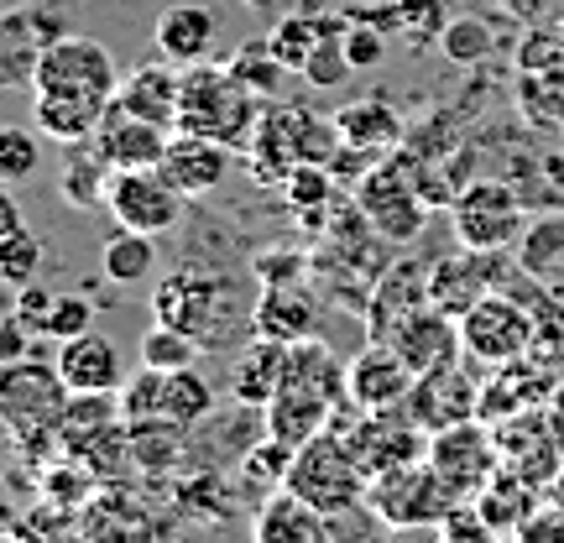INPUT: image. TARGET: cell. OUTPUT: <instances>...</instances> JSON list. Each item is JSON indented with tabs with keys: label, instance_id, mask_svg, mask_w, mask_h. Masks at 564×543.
<instances>
[{
	"label": "cell",
	"instance_id": "16",
	"mask_svg": "<svg viewBox=\"0 0 564 543\" xmlns=\"http://www.w3.org/2000/svg\"><path fill=\"white\" fill-rule=\"evenodd\" d=\"M497 377L481 387V408L476 419L481 423H502V419H518L528 408H544V398H554L560 387V371L544 361H507V366H491Z\"/></svg>",
	"mask_w": 564,
	"mask_h": 543
},
{
	"label": "cell",
	"instance_id": "9",
	"mask_svg": "<svg viewBox=\"0 0 564 543\" xmlns=\"http://www.w3.org/2000/svg\"><path fill=\"white\" fill-rule=\"evenodd\" d=\"M455 215V236L465 251H507V246L523 236V194L502 178H481L465 183L460 199L449 204Z\"/></svg>",
	"mask_w": 564,
	"mask_h": 543
},
{
	"label": "cell",
	"instance_id": "47",
	"mask_svg": "<svg viewBox=\"0 0 564 543\" xmlns=\"http://www.w3.org/2000/svg\"><path fill=\"white\" fill-rule=\"evenodd\" d=\"M0 502H6V497H0ZM0 528H11V512H6V507H0Z\"/></svg>",
	"mask_w": 564,
	"mask_h": 543
},
{
	"label": "cell",
	"instance_id": "12",
	"mask_svg": "<svg viewBox=\"0 0 564 543\" xmlns=\"http://www.w3.org/2000/svg\"><path fill=\"white\" fill-rule=\"evenodd\" d=\"M105 209L116 215L121 230H141V236H167L183 220V194L162 178L158 167H137V173H116Z\"/></svg>",
	"mask_w": 564,
	"mask_h": 543
},
{
	"label": "cell",
	"instance_id": "10",
	"mask_svg": "<svg viewBox=\"0 0 564 543\" xmlns=\"http://www.w3.org/2000/svg\"><path fill=\"white\" fill-rule=\"evenodd\" d=\"M366 497H371V507H377V518H387L392 528H434L460 507V497L434 476V465L429 460L377 476Z\"/></svg>",
	"mask_w": 564,
	"mask_h": 543
},
{
	"label": "cell",
	"instance_id": "11",
	"mask_svg": "<svg viewBox=\"0 0 564 543\" xmlns=\"http://www.w3.org/2000/svg\"><path fill=\"white\" fill-rule=\"evenodd\" d=\"M68 37V17L58 6H17L0 11V89H32L47 42Z\"/></svg>",
	"mask_w": 564,
	"mask_h": 543
},
{
	"label": "cell",
	"instance_id": "27",
	"mask_svg": "<svg viewBox=\"0 0 564 543\" xmlns=\"http://www.w3.org/2000/svg\"><path fill=\"white\" fill-rule=\"evenodd\" d=\"M225 68H230V74H236V79H241L262 105H278L282 95H288V84H293V68H288V63L267 47V37L262 42H246L241 53H230V63H225Z\"/></svg>",
	"mask_w": 564,
	"mask_h": 543
},
{
	"label": "cell",
	"instance_id": "48",
	"mask_svg": "<svg viewBox=\"0 0 564 543\" xmlns=\"http://www.w3.org/2000/svg\"><path fill=\"white\" fill-rule=\"evenodd\" d=\"M560 42H564V26H560Z\"/></svg>",
	"mask_w": 564,
	"mask_h": 543
},
{
	"label": "cell",
	"instance_id": "7",
	"mask_svg": "<svg viewBox=\"0 0 564 543\" xmlns=\"http://www.w3.org/2000/svg\"><path fill=\"white\" fill-rule=\"evenodd\" d=\"M533 340H539V319L523 298H507L502 287L486 293L476 308L460 314V345L470 361L481 366H507L533 356Z\"/></svg>",
	"mask_w": 564,
	"mask_h": 543
},
{
	"label": "cell",
	"instance_id": "34",
	"mask_svg": "<svg viewBox=\"0 0 564 543\" xmlns=\"http://www.w3.org/2000/svg\"><path fill=\"white\" fill-rule=\"evenodd\" d=\"M42 257H47V246H42L26 225L0 230V287H26V282H37Z\"/></svg>",
	"mask_w": 564,
	"mask_h": 543
},
{
	"label": "cell",
	"instance_id": "28",
	"mask_svg": "<svg viewBox=\"0 0 564 543\" xmlns=\"http://www.w3.org/2000/svg\"><path fill=\"white\" fill-rule=\"evenodd\" d=\"M209 413H215V387L204 382L194 366H183V371H167V387H162V419L188 434V428H199Z\"/></svg>",
	"mask_w": 564,
	"mask_h": 543
},
{
	"label": "cell",
	"instance_id": "26",
	"mask_svg": "<svg viewBox=\"0 0 564 543\" xmlns=\"http://www.w3.org/2000/svg\"><path fill=\"white\" fill-rule=\"evenodd\" d=\"M100 116L105 100H74V95H37V105H32V126L47 141H63V146H84L95 137Z\"/></svg>",
	"mask_w": 564,
	"mask_h": 543
},
{
	"label": "cell",
	"instance_id": "35",
	"mask_svg": "<svg viewBox=\"0 0 564 543\" xmlns=\"http://www.w3.org/2000/svg\"><path fill=\"white\" fill-rule=\"evenodd\" d=\"M162 387H167V371H152V366H141L137 377H126V387L116 392V398H121V419H126V428L167 423V419H162Z\"/></svg>",
	"mask_w": 564,
	"mask_h": 543
},
{
	"label": "cell",
	"instance_id": "20",
	"mask_svg": "<svg viewBox=\"0 0 564 543\" xmlns=\"http://www.w3.org/2000/svg\"><path fill=\"white\" fill-rule=\"evenodd\" d=\"M230 158H236V152H230V146H220V141L194 137V131H173L158 173L178 188L183 199H199V194H209V188H220V183H225Z\"/></svg>",
	"mask_w": 564,
	"mask_h": 543
},
{
	"label": "cell",
	"instance_id": "23",
	"mask_svg": "<svg viewBox=\"0 0 564 543\" xmlns=\"http://www.w3.org/2000/svg\"><path fill=\"white\" fill-rule=\"evenodd\" d=\"M288 350L293 345L272 340V335H251V345L236 356V371H230V398L246 408L272 403L282 387V371H288Z\"/></svg>",
	"mask_w": 564,
	"mask_h": 543
},
{
	"label": "cell",
	"instance_id": "32",
	"mask_svg": "<svg viewBox=\"0 0 564 543\" xmlns=\"http://www.w3.org/2000/svg\"><path fill=\"white\" fill-rule=\"evenodd\" d=\"M110 178H116V167L89 146V152H68V167H63V199L74 204V209H95L105 204L110 194Z\"/></svg>",
	"mask_w": 564,
	"mask_h": 543
},
{
	"label": "cell",
	"instance_id": "43",
	"mask_svg": "<svg viewBox=\"0 0 564 543\" xmlns=\"http://www.w3.org/2000/svg\"><path fill=\"white\" fill-rule=\"evenodd\" d=\"M53 303H58V293L53 287H42V282H26V287H17V303H11V314H17L26 329H47V319H53Z\"/></svg>",
	"mask_w": 564,
	"mask_h": 543
},
{
	"label": "cell",
	"instance_id": "21",
	"mask_svg": "<svg viewBox=\"0 0 564 543\" xmlns=\"http://www.w3.org/2000/svg\"><path fill=\"white\" fill-rule=\"evenodd\" d=\"M257 335H272L282 345H299L319 335V293L299 278L267 282L257 293Z\"/></svg>",
	"mask_w": 564,
	"mask_h": 543
},
{
	"label": "cell",
	"instance_id": "13",
	"mask_svg": "<svg viewBox=\"0 0 564 543\" xmlns=\"http://www.w3.org/2000/svg\"><path fill=\"white\" fill-rule=\"evenodd\" d=\"M413 382H419L413 366H408L387 340H371L366 350H356V356L345 361V392H350V408H356V413L403 408Z\"/></svg>",
	"mask_w": 564,
	"mask_h": 543
},
{
	"label": "cell",
	"instance_id": "39",
	"mask_svg": "<svg viewBox=\"0 0 564 543\" xmlns=\"http://www.w3.org/2000/svg\"><path fill=\"white\" fill-rule=\"evenodd\" d=\"M37 137L21 131V126H0V183H21L37 173Z\"/></svg>",
	"mask_w": 564,
	"mask_h": 543
},
{
	"label": "cell",
	"instance_id": "31",
	"mask_svg": "<svg viewBox=\"0 0 564 543\" xmlns=\"http://www.w3.org/2000/svg\"><path fill=\"white\" fill-rule=\"evenodd\" d=\"M560 262H564V215L554 209L549 220H533L523 236H518V272L533 282H544Z\"/></svg>",
	"mask_w": 564,
	"mask_h": 543
},
{
	"label": "cell",
	"instance_id": "38",
	"mask_svg": "<svg viewBox=\"0 0 564 543\" xmlns=\"http://www.w3.org/2000/svg\"><path fill=\"white\" fill-rule=\"evenodd\" d=\"M345 26H350V21H345ZM350 74H356V68L345 58V32H324V37L314 42V53H308L299 79L308 84V89H335V84H345Z\"/></svg>",
	"mask_w": 564,
	"mask_h": 543
},
{
	"label": "cell",
	"instance_id": "36",
	"mask_svg": "<svg viewBox=\"0 0 564 543\" xmlns=\"http://www.w3.org/2000/svg\"><path fill=\"white\" fill-rule=\"evenodd\" d=\"M329 194H335V173L324 162H299L288 178H282V199L293 204L299 215H324L329 209Z\"/></svg>",
	"mask_w": 564,
	"mask_h": 543
},
{
	"label": "cell",
	"instance_id": "17",
	"mask_svg": "<svg viewBox=\"0 0 564 543\" xmlns=\"http://www.w3.org/2000/svg\"><path fill=\"white\" fill-rule=\"evenodd\" d=\"M152 37H158L162 63L194 68V63H209V53H215V42H220V17H215L204 0H173V6H162Z\"/></svg>",
	"mask_w": 564,
	"mask_h": 543
},
{
	"label": "cell",
	"instance_id": "19",
	"mask_svg": "<svg viewBox=\"0 0 564 543\" xmlns=\"http://www.w3.org/2000/svg\"><path fill=\"white\" fill-rule=\"evenodd\" d=\"M58 377L68 392H121L126 387V356L121 345L100 335V329H84L74 340L58 345Z\"/></svg>",
	"mask_w": 564,
	"mask_h": 543
},
{
	"label": "cell",
	"instance_id": "3",
	"mask_svg": "<svg viewBox=\"0 0 564 543\" xmlns=\"http://www.w3.org/2000/svg\"><path fill=\"white\" fill-rule=\"evenodd\" d=\"M68 387H63L58 366L47 361H17L0 366V423L11 428V439L26 449V455H42L58 444L63 413H68Z\"/></svg>",
	"mask_w": 564,
	"mask_h": 543
},
{
	"label": "cell",
	"instance_id": "30",
	"mask_svg": "<svg viewBox=\"0 0 564 543\" xmlns=\"http://www.w3.org/2000/svg\"><path fill=\"white\" fill-rule=\"evenodd\" d=\"M345 21L350 17H282L278 26L267 32V47H272L293 74H303V63H308V53H314V42H319L324 32H345Z\"/></svg>",
	"mask_w": 564,
	"mask_h": 543
},
{
	"label": "cell",
	"instance_id": "14",
	"mask_svg": "<svg viewBox=\"0 0 564 543\" xmlns=\"http://www.w3.org/2000/svg\"><path fill=\"white\" fill-rule=\"evenodd\" d=\"M382 340L392 345V350H398L408 366H413V377L444 371V366H455L465 356L460 319H449V314H444V308H434V303H423V308L403 314V319L392 324Z\"/></svg>",
	"mask_w": 564,
	"mask_h": 543
},
{
	"label": "cell",
	"instance_id": "8",
	"mask_svg": "<svg viewBox=\"0 0 564 543\" xmlns=\"http://www.w3.org/2000/svg\"><path fill=\"white\" fill-rule=\"evenodd\" d=\"M423 460L434 465V476H440L460 502H476L486 486L497 481L502 449H497V434H491L481 419H465V423L440 428V434H429V455H423Z\"/></svg>",
	"mask_w": 564,
	"mask_h": 543
},
{
	"label": "cell",
	"instance_id": "22",
	"mask_svg": "<svg viewBox=\"0 0 564 543\" xmlns=\"http://www.w3.org/2000/svg\"><path fill=\"white\" fill-rule=\"evenodd\" d=\"M178 100H183V74L173 63H141L121 79L116 105L141 116V121L162 126V131H178Z\"/></svg>",
	"mask_w": 564,
	"mask_h": 543
},
{
	"label": "cell",
	"instance_id": "15",
	"mask_svg": "<svg viewBox=\"0 0 564 543\" xmlns=\"http://www.w3.org/2000/svg\"><path fill=\"white\" fill-rule=\"evenodd\" d=\"M89 146H95L116 173H137V167H162L167 131L152 121H141V116H131V110H121V105L110 100L100 126H95V137H89Z\"/></svg>",
	"mask_w": 564,
	"mask_h": 543
},
{
	"label": "cell",
	"instance_id": "4",
	"mask_svg": "<svg viewBox=\"0 0 564 543\" xmlns=\"http://www.w3.org/2000/svg\"><path fill=\"white\" fill-rule=\"evenodd\" d=\"M282 491H293V497L308 502L314 512L335 518V512H350V507L371 491V476L361 470V460H356V449L345 444V434L324 428V434H314L308 444L293 449V465H288Z\"/></svg>",
	"mask_w": 564,
	"mask_h": 543
},
{
	"label": "cell",
	"instance_id": "29",
	"mask_svg": "<svg viewBox=\"0 0 564 543\" xmlns=\"http://www.w3.org/2000/svg\"><path fill=\"white\" fill-rule=\"evenodd\" d=\"M100 267L110 282L121 287H137L158 272V236H141V230H116L100 251Z\"/></svg>",
	"mask_w": 564,
	"mask_h": 543
},
{
	"label": "cell",
	"instance_id": "25",
	"mask_svg": "<svg viewBox=\"0 0 564 543\" xmlns=\"http://www.w3.org/2000/svg\"><path fill=\"white\" fill-rule=\"evenodd\" d=\"M257 543H329L324 539V512H314L308 502H299L293 491H272L251 523Z\"/></svg>",
	"mask_w": 564,
	"mask_h": 543
},
{
	"label": "cell",
	"instance_id": "40",
	"mask_svg": "<svg viewBox=\"0 0 564 543\" xmlns=\"http://www.w3.org/2000/svg\"><path fill=\"white\" fill-rule=\"evenodd\" d=\"M345 58H350V68H356V74H366V68H382V58H387V26H377V21H366V17H350V26H345Z\"/></svg>",
	"mask_w": 564,
	"mask_h": 543
},
{
	"label": "cell",
	"instance_id": "18",
	"mask_svg": "<svg viewBox=\"0 0 564 543\" xmlns=\"http://www.w3.org/2000/svg\"><path fill=\"white\" fill-rule=\"evenodd\" d=\"M403 408H408V419L419 423L423 434H440V428H449V423L476 419V408H481V387L465 382L460 361H455V366H444V371L419 377Z\"/></svg>",
	"mask_w": 564,
	"mask_h": 543
},
{
	"label": "cell",
	"instance_id": "46",
	"mask_svg": "<svg viewBox=\"0 0 564 543\" xmlns=\"http://www.w3.org/2000/svg\"><path fill=\"white\" fill-rule=\"evenodd\" d=\"M246 11H257V17H267V11H278V0H241Z\"/></svg>",
	"mask_w": 564,
	"mask_h": 543
},
{
	"label": "cell",
	"instance_id": "33",
	"mask_svg": "<svg viewBox=\"0 0 564 543\" xmlns=\"http://www.w3.org/2000/svg\"><path fill=\"white\" fill-rule=\"evenodd\" d=\"M440 47L449 63H460V68H476V63L491 58V47H497V32H491V21L481 17H449L440 32Z\"/></svg>",
	"mask_w": 564,
	"mask_h": 543
},
{
	"label": "cell",
	"instance_id": "1",
	"mask_svg": "<svg viewBox=\"0 0 564 543\" xmlns=\"http://www.w3.org/2000/svg\"><path fill=\"white\" fill-rule=\"evenodd\" d=\"M350 403L345 392V366L329 345L314 335V340H299L288 350V371H282L278 398L267 403V434L282 444H308L314 434L329 428V419Z\"/></svg>",
	"mask_w": 564,
	"mask_h": 543
},
{
	"label": "cell",
	"instance_id": "44",
	"mask_svg": "<svg viewBox=\"0 0 564 543\" xmlns=\"http://www.w3.org/2000/svg\"><path fill=\"white\" fill-rule=\"evenodd\" d=\"M32 335L37 329H26L17 314H0V366H17L32 356Z\"/></svg>",
	"mask_w": 564,
	"mask_h": 543
},
{
	"label": "cell",
	"instance_id": "24",
	"mask_svg": "<svg viewBox=\"0 0 564 543\" xmlns=\"http://www.w3.org/2000/svg\"><path fill=\"white\" fill-rule=\"evenodd\" d=\"M335 126H340V141L345 146H361V152H398L408 137V126L403 116L392 110L387 100H356V105H345L340 116H335Z\"/></svg>",
	"mask_w": 564,
	"mask_h": 543
},
{
	"label": "cell",
	"instance_id": "42",
	"mask_svg": "<svg viewBox=\"0 0 564 543\" xmlns=\"http://www.w3.org/2000/svg\"><path fill=\"white\" fill-rule=\"evenodd\" d=\"M398 6V26H403L408 37H419V42H440L444 32V0H392Z\"/></svg>",
	"mask_w": 564,
	"mask_h": 543
},
{
	"label": "cell",
	"instance_id": "5",
	"mask_svg": "<svg viewBox=\"0 0 564 543\" xmlns=\"http://www.w3.org/2000/svg\"><path fill=\"white\" fill-rule=\"evenodd\" d=\"M356 209H361V220L382 241H392V246L419 241L423 225H429V204L413 188V173H408L403 152L377 158V167H366V178L356 183Z\"/></svg>",
	"mask_w": 564,
	"mask_h": 543
},
{
	"label": "cell",
	"instance_id": "45",
	"mask_svg": "<svg viewBox=\"0 0 564 543\" xmlns=\"http://www.w3.org/2000/svg\"><path fill=\"white\" fill-rule=\"evenodd\" d=\"M21 225V209L11 199V183H0V230H17Z\"/></svg>",
	"mask_w": 564,
	"mask_h": 543
},
{
	"label": "cell",
	"instance_id": "2",
	"mask_svg": "<svg viewBox=\"0 0 564 543\" xmlns=\"http://www.w3.org/2000/svg\"><path fill=\"white\" fill-rule=\"evenodd\" d=\"M257 121H262V100H257L225 63L220 68H209V63L183 68L178 131L220 141V146H230V152H246L251 137H257Z\"/></svg>",
	"mask_w": 564,
	"mask_h": 543
},
{
	"label": "cell",
	"instance_id": "37",
	"mask_svg": "<svg viewBox=\"0 0 564 543\" xmlns=\"http://www.w3.org/2000/svg\"><path fill=\"white\" fill-rule=\"evenodd\" d=\"M194 356H199V340L173 324H152L141 335V366H152V371H183V366H194Z\"/></svg>",
	"mask_w": 564,
	"mask_h": 543
},
{
	"label": "cell",
	"instance_id": "41",
	"mask_svg": "<svg viewBox=\"0 0 564 543\" xmlns=\"http://www.w3.org/2000/svg\"><path fill=\"white\" fill-rule=\"evenodd\" d=\"M84 329H95V303L84 298V293H58V303H53V319H47V340H74V335H84Z\"/></svg>",
	"mask_w": 564,
	"mask_h": 543
},
{
	"label": "cell",
	"instance_id": "6",
	"mask_svg": "<svg viewBox=\"0 0 564 543\" xmlns=\"http://www.w3.org/2000/svg\"><path fill=\"white\" fill-rule=\"evenodd\" d=\"M37 95H74V100H116L121 89V68L110 58V47L84 32H68V37L47 42L37 63Z\"/></svg>",
	"mask_w": 564,
	"mask_h": 543
}]
</instances>
